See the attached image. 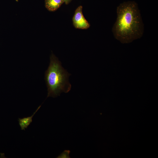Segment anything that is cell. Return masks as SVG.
Wrapping results in <instances>:
<instances>
[{
  "label": "cell",
  "mask_w": 158,
  "mask_h": 158,
  "mask_svg": "<svg viewBox=\"0 0 158 158\" xmlns=\"http://www.w3.org/2000/svg\"><path fill=\"white\" fill-rule=\"evenodd\" d=\"M41 106H39L37 109L33 113V114L30 116L25 117L23 118H18V122L20 121L25 124L28 127V126L32 122V119L33 116L37 112V111L39 109L40 107Z\"/></svg>",
  "instance_id": "5"
},
{
  "label": "cell",
  "mask_w": 158,
  "mask_h": 158,
  "mask_svg": "<svg viewBox=\"0 0 158 158\" xmlns=\"http://www.w3.org/2000/svg\"><path fill=\"white\" fill-rule=\"evenodd\" d=\"M71 74L61 66L58 59L52 53L50 57V62L45 73L44 79L47 88V98H54L60 96L61 93L68 92L71 85L68 79Z\"/></svg>",
  "instance_id": "2"
},
{
  "label": "cell",
  "mask_w": 158,
  "mask_h": 158,
  "mask_svg": "<svg viewBox=\"0 0 158 158\" xmlns=\"http://www.w3.org/2000/svg\"><path fill=\"white\" fill-rule=\"evenodd\" d=\"M66 4H68L72 0H63Z\"/></svg>",
  "instance_id": "7"
},
{
  "label": "cell",
  "mask_w": 158,
  "mask_h": 158,
  "mask_svg": "<svg viewBox=\"0 0 158 158\" xmlns=\"http://www.w3.org/2000/svg\"><path fill=\"white\" fill-rule=\"evenodd\" d=\"M117 17L112 28L115 37L123 43H128L141 38L144 25L137 4L128 1L117 8Z\"/></svg>",
  "instance_id": "1"
},
{
  "label": "cell",
  "mask_w": 158,
  "mask_h": 158,
  "mask_svg": "<svg viewBox=\"0 0 158 158\" xmlns=\"http://www.w3.org/2000/svg\"><path fill=\"white\" fill-rule=\"evenodd\" d=\"M72 21L73 26L77 29H87L90 26L83 15L82 6H78L76 9L73 17Z\"/></svg>",
  "instance_id": "3"
},
{
  "label": "cell",
  "mask_w": 158,
  "mask_h": 158,
  "mask_svg": "<svg viewBox=\"0 0 158 158\" xmlns=\"http://www.w3.org/2000/svg\"><path fill=\"white\" fill-rule=\"evenodd\" d=\"M16 1H18V0H15Z\"/></svg>",
  "instance_id": "8"
},
{
  "label": "cell",
  "mask_w": 158,
  "mask_h": 158,
  "mask_svg": "<svg viewBox=\"0 0 158 158\" xmlns=\"http://www.w3.org/2000/svg\"><path fill=\"white\" fill-rule=\"evenodd\" d=\"M64 3L63 0H45V6L49 11H54Z\"/></svg>",
  "instance_id": "4"
},
{
  "label": "cell",
  "mask_w": 158,
  "mask_h": 158,
  "mask_svg": "<svg viewBox=\"0 0 158 158\" xmlns=\"http://www.w3.org/2000/svg\"><path fill=\"white\" fill-rule=\"evenodd\" d=\"M70 151L69 150H65L56 158H70L69 154Z\"/></svg>",
  "instance_id": "6"
}]
</instances>
